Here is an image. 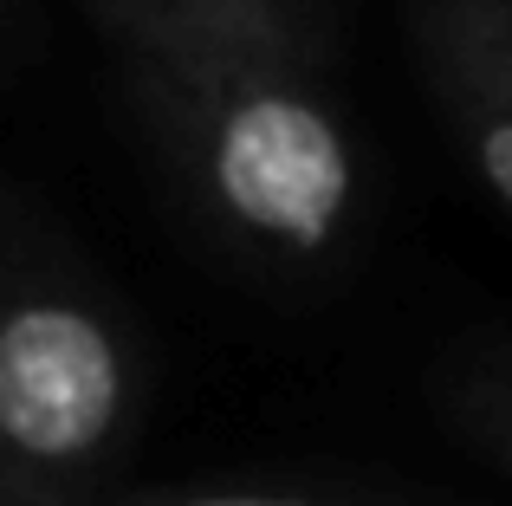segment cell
<instances>
[{
  "mask_svg": "<svg viewBox=\"0 0 512 506\" xmlns=\"http://www.w3.org/2000/svg\"><path fill=\"white\" fill-rule=\"evenodd\" d=\"M409 46L454 150L512 221V0H409Z\"/></svg>",
  "mask_w": 512,
  "mask_h": 506,
  "instance_id": "cell-3",
  "label": "cell"
},
{
  "mask_svg": "<svg viewBox=\"0 0 512 506\" xmlns=\"http://www.w3.org/2000/svg\"><path fill=\"white\" fill-rule=\"evenodd\" d=\"M124 52H208V46H312L292 0H111Z\"/></svg>",
  "mask_w": 512,
  "mask_h": 506,
  "instance_id": "cell-4",
  "label": "cell"
},
{
  "mask_svg": "<svg viewBox=\"0 0 512 506\" xmlns=\"http://www.w3.org/2000/svg\"><path fill=\"white\" fill-rule=\"evenodd\" d=\"M98 506H435V500L350 494V487H292V481H188V487H137V494H104Z\"/></svg>",
  "mask_w": 512,
  "mask_h": 506,
  "instance_id": "cell-5",
  "label": "cell"
},
{
  "mask_svg": "<svg viewBox=\"0 0 512 506\" xmlns=\"http://www.w3.org/2000/svg\"><path fill=\"white\" fill-rule=\"evenodd\" d=\"M454 422L461 435L512 481V377H474L454 390Z\"/></svg>",
  "mask_w": 512,
  "mask_h": 506,
  "instance_id": "cell-6",
  "label": "cell"
},
{
  "mask_svg": "<svg viewBox=\"0 0 512 506\" xmlns=\"http://www.w3.org/2000/svg\"><path fill=\"white\" fill-rule=\"evenodd\" d=\"M130 78L201 221L234 253L286 279L350 260L370 169L318 78V46L130 52Z\"/></svg>",
  "mask_w": 512,
  "mask_h": 506,
  "instance_id": "cell-1",
  "label": "cell"
},
{
  "mask_svg": "<svg viewBox=\"0 0 512 506\" xmlns=\"http://www.w3.org/2000/svg\"><path fill=\"white\" fill-rule=\"evenodd\" d=\"M150 409V344L59 234L0 215V506H98Z\"/></svg>",
  "mask_w": 512,
  "mask_h": 506,
  "instance_id": "cell-2",
  "label": "cell"
}]
</instances>
